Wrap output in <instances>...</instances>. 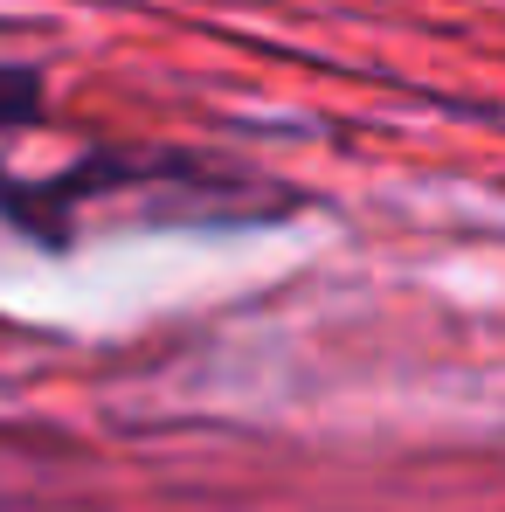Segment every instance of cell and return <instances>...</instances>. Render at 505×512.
<instances>
[{"label":"cell","mask_w":505,"mask_h":512,"mask_svg":"<svg viewBox=\"0 0 505 512\" xmlns=\"http://www.w3.org/2000/svg\"><path fill=\"white\" fill-rule=\"evenodd\" d=\"M28 104H35V77H21V70H0V125L28 118Z\"/></svg>","instance_id":"obj_1"}]
</instances>
